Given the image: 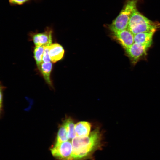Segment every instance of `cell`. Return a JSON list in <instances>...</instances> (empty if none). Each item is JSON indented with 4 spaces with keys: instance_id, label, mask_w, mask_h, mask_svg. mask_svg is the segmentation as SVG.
Masks as SVG:
<instances>
[{
    "instance_id": "1",
    "label": "cell",
    "mask_w": 160,
    "mask_h": 160,
    "mask_svg": "<svg viewBox=\"0 0 160 160\" xmlns=\"http://www.w3.org/2000/svg\"><path fill=\"white\" fill-rule=\"evenodd\" d=\"M101 135L96 128L86 137H76L72 140V160L88 159L100 147Z\"/></svg>"
},
{
    "instance_id": "2",
    "label": "cell",
    "mask_w": 160,
    "mask_h": 160,
    "mask_svg": "<svg viewBox=\"0 0 160 160\" xmlns=\"http://www.w3.org/2000/svg\"><path fill=\"white\" fill-rule=\"evenodd\" d=\"M159 28L160 23L148 19L141 14L137 9L131 15L127 28L134 35L144 32H155Z\"/></svg>"
},
{
    "instance_id": "3",
    "label": "cell",
    "mask_w": 160,
    "mask_h": 160,
    "mask_svg": "<svg viewBox=\"0 0 160 160\" xmlns=\"http://www.w3.org/2000/svg\"><path fill=\"white\" fill-rule=\"evenodd\" d=\"M139 0H127L121 11L109 26L112 32L127 29L130 18L137 9Z\"/></svg>"
},
{
    "instance_id": "4",
    "label": "cell",
    "mask_w": 160,
    "mask_h": 160,
    "mask_svg": "<svg viewBox=\"0 0 160 160\" xmlns=\"http://www.w3.org/2000/svg\"><path fill=\"white\" fill-rule=\"evenodd\" d=\"M152 43L142 44L134 42L124 50L132 63L135 65L147 54L149 48Z\"/></svg>"
},
{
    "instance_id": "5",
    "label": "cell",
    "mask_w": 160,
    "mask_h": 160,
    "mask_svg": "<svg viewBox=\"0 0 160 160\" xmlns=\"http://www.w3.org/2000/svg\"><path fill=\"white\" fill-rule=\"evenodd\" d=\"M50 150L53 156L60 160H72L73 147L70 140L55 143Z\"/></svg>"
},
{
    "instance_id": "6",
    "label": "cell",
    "mask_w": 160,
    "mask_h": 160,
    "mask_svg": "<svg viewBox=\"0 0 160 160\" xmlns=\"http://www.w3.org/2000/svg\"><path fill=\"white\" fill-rule=\"evenodd\" d=\"M53 33L52 28L47 27L43 32L31 33L30 36L35 46L45 47L52 44Z\"/></svg>"
},
{
    "instance_id": "7",
    "label": "cell",
    "mask_w": 160,
    "mask_h": 160,
    "mask_svg": "<svg viewBox=\"0 0 160 160\" xmlns=\"http://www.w3.org/2000/svg\"><path fill=\"white\" fill-rule=\"evenodd\" d=\"M112 33L124 49L130 47L134 43V35L127 29Z\"/></svg>"
},
{
    "instance_id": "8",
    "label": "cell",
    "mask_w": 160,
    "mask_h": 160,
    "mask_svg": "<svg viewBox=\"0 0 160 160\" xmlns=\"http://www.w3.org/2000/svg\"><path fill=\"white\" fill-rule=\"evenodd\" d=\"M64 53L63 47L58 43L52 44L49 46V55L51 61L53 63L61 60L63 57Z\"/></svg>"
},
{
    "instance_id": "9",
    "label": "cell",
    "mask_w": 160,
    "mask_h": 160,
    "mask_svg": "<svg viewBox=\"0 0 160 160\" xmlns=\"http://www.w3.org/2000/svg\"><path fill=\"white\" fill-rule=\"evenodd\" d=\"M52 68V64L51 62H43L38 68L46 83L50 86L52 87V84L51 79L50 75Z\"/></svg>"
},
{
    "instance_id": "10",
    "label": "cell",
    "mask_w": 160,
    "mask_h": 160,
    "mask_svg": "<svg viewBox=\"0 0 160 160\" xmlns=\"http://www.w3.org/2000/svg\"><path fill=\"white\" fill-rule=\"evenodd\" d=\"M91 128L90 124L86 121H80L75 126L76 137H84L88 136L90 134Z\"/></svg>"
},
{
    "instance_id": "11",
    "label": "cell",
    "mask_w": 160,
    "mask_h": 160,
    "mask_svg": "<svg viewBox=\"0 0 160 160\" xmlns=\"http://www.w3.org/2000/svg\"><path fill=\"white\" fill-rule=\"evenodd\" d=\"M155 32L140 33L134 35V42L142 44L152 43V39Z\"/></svg>"
},
{
    "instance_id": "12",
    "label": "cell",
    "mask_w": 160,
    "mask_h": 160,
    "mask_svg": "<svg viewBox=\"0 0 160 160\" xmlns=\"http://www.w3.org/2000/svg\"><path fill=\"white\" fill-rule=\"evenodd\" d=\"M68 134V139L72 140L76 137L75 129V126L73 121L71 118H67L64 121Z\"/></svg>"
},
{
    "instance_id": "13",
    "label": "cell",
    "mask_w": 160,
    "mask_h": 160,
    "mask_svg": "<svg viewBox=\"0 0 160 160\" xmlns=\"http://www.w3.org/2000/svg\"><path fill=\"white\" fill-rule=\"evenodd\" d=\"M44 47L35 46L34 48L33 57L38 68L43 62V56Z\"/></svg>"
},
{
    "instance_id": "14",
    "label": "cell",
    "mask_w": 160,
    "mask_h": 160,
    "mask_svg": "<svg viewBox=\"0 0 160 160\" xmlns=\"http://www.w3.org/2000/svg\"><path fill=\"white\" fill-rule=\"evenodd\" d=\"M68 138L65 127L63 123L58 130L55 143H59L68 140Z\"/></svg>"
},
{
    "instance_id": "15",
    "label": "cell",
    "mask_w": 160,
    "mask_h": 160,
    "mask_svg": "<svg viewBox=\"0 0 160 160\" xmlns=\"http://www.w3.org/2000/svg\"><path fill=\"white\" fill-rule=\"evenodd\" d=\"M50 46H46L44 47L43 56V62L48 63L51 61L49 55Z\"/></svg>"
},
{
    "instance_id": "16",
    "label": "cell",
    "mask_w": 160,
    "mask_h": 160,
    "mask_svg": "<svg viewBox=\"0 0 160 160\" xmlns=\"http://www.w3.org/2000/svg\"><path fill=\"white\" fill-rule=\"evenodd\" d=\"M10 4L12 6L21 5L33 0H8Z\"/></svg>"
},
{
    "instance_id": "17",
    "label": "cell",
    "mask_w": 160,
    "mask_h": 160,
    "mask_svg": "<svg viewBox=\"0 0 160 160\" xmlns=\"http://www.w3.org/2000/svg\"><path fill=\"white\" fill-rule=\"evenodd\" d=\"M3 87L1 85L0 87V110L1 112V110L2 109V98H3V94H2V90H3Z\"/></svg>"
}]
</instances>
